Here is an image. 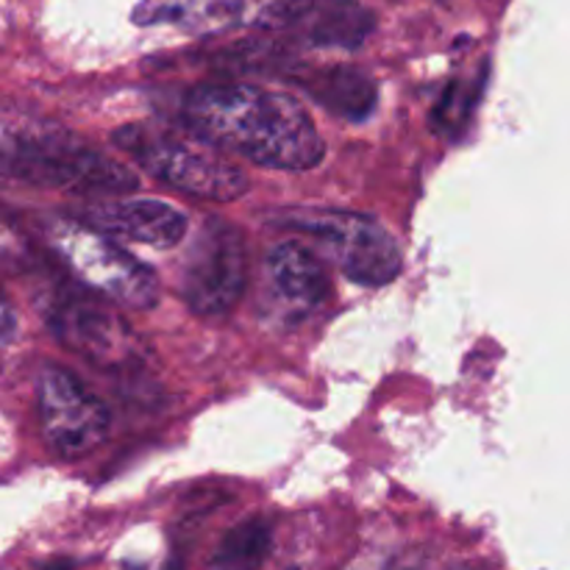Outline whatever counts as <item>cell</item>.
<instances>
[{
	"instance_id": "1",
	"label": "cell",
	"mask_w": 570,
	"mask_h": 570,
	"mask_svg": "<svg viewBox=\"0 0 570 570\" xmlns=\"http://www.w3.org/2000/svg\"><path fill=\"white\" fill-rule=\"evenodd\" d=\"M181 115L212 145L267 170H312L326 156L304 104L278 89L245 81L198 83L184 95Z\"/></svg>"
},
{
	"instance_id": "2",
	"label": "cell",
	"mask_w": 570,
	"mask_h": 570,
	"mask_svg": "<svg viewBox=\"0 0 570 570\" xmlns=\"http://www.w3.org/2000/svg\"><path fill=\"white\" fill-rule=\"evenodd\" d=\"M3 173L33 187L59 189L81 198H122L139 187L131 167L111 159L70 128L53 122L3 117Z\"/></svg>"
},
{
	"instance_id": "3",
	"label": "cell",
	"mask_w": 570,
	"mask_h": 570,
	"mask_svg": "<svg viewBox=\"0 0 570 570\" xmlns=\"http://www.w3.org/2000/svg\"><path fill=\"white\" fill-rule=\"evenodd\" d=\"M111 139L148 176L193 198L237 200L250 189V178L243 167L193 128L131 122L117 128Z\"/></svg>"
},
{
	"instance_id": "4",
	"label": "cell",
	"mask_w": 570,
	"mask_h": 570,
	"mask_svg": "<svg viewBox=\"0 0 570 570\" xmlns=\"http://www.w3.org/2000/svg\"><path fill=\"white\" fill-rule=\"evenodd\" d=\"M92 289L61 278L39 287V315L56 340L104 373L128 376L145 365V345L122 315L104 304Z\"/></svg>"
},
{
	"instance_id": "5",
	"label": "cell",
	"mask_w": 570,
	"mask_h": 570,
	"mask_svg": "<svg viewBox=\"0 0 570 570\" xmlns=\"http://www.w3.org/2000/svg\"><path fill=\"white\" fill-rule=\"evenodd\" d=\"M273 223L315 239L326 259L362 287H384L399 278L404 265L393 234L367 215L343 209H284Z\"/></svg>"
},
{
	"instance_id": "6",
	"label": "cell",
	"mask_w": 570,
	"mask_h": 570,
	"mask_svg": "<svg viewBox=\"0 0 570 570\" xmlns=\"http://www.w3.org/2000/svg\"><path fill=\"white\" fill-rule=\"evenodd\" d=\"M48 239L72 278L109 304L137 312H148L159 304L161 293L154 273L98 228L59 220L50 228Z\"/></svg>"
},
{
	"instance_id": "7",
	"label": "cell",
	"mask_w": 570,
	"mask_h": 570,
	"mask_svg": "<svg viewBox=\"0 0 570 570\" xmlns=\"http://www.w3.org/2000/svg\"><path fill=\"white\" fill-rule=\"evenodd\" d=\"M248 287V248L237 226L206 217L189 245L181 273V298L195 315H228Z\"/></svg>"
},
{
	"instance_id": "8",
	"label": "cell",
	"mask_w": 570,
	"mask_h": 570,
	"mask_svg": "<svg viewBox=\"0 0 570 570\" xmlns=\"http://www.w3.org/2000/svg\"><path fill=\"white\" fill-rule=\"evenodd\" d=\"M37 417L45 445L59 460L92 454L111 429L104 401L72 371L48 362L37 373Z\"/></svg>"
},
{
	"instance_id": "9",
	"label": "cell",
	"mask_w": 570,
	"mask_h": 570,
	"mask_svg": "<svg viewBox=\"0 0 570 570\" xmlns=\"http://www.w3.org/2000/svg\"><path fill=\"white\" fill-rule=\"evenodd\" d=\"M256 28L273 42L356 50L376 31V14L362 0H273Z\"/></svg>"
},
{
	"instance_id": "10",
	"label": "cell",
	"mask_w": 570,
	"mask_h": 570,
	"mask_svg": "<svg viewBox=\"0 0 570 570\" xmlns=\"http://www.w3.org/2000/svg\"><path fill=\"white\" fill-rule=\"evenodd\" d=\"M89 226L111 239L148 245V248L170 250L184 243L189 220L176 206L156 198H109L98 200L87 209Z\"/></svg>"
},
{
	"instance_id": "11",
	"label": "cell",
	"mask_w": 570,
	"mask_h": 570,
	"mask_svg": "<svg viewBox=\"0 0 570 570\" xmlns=\"http://www.w3.org/2000/svg\"><path fill=\"white\" fill-rule=\"evenodd\" d=\"M265 273L273 298L278 301V306H282L289 321H301V317L312 315L332 298L326 267L304 243L282 239V243L273 245L267 250Z\"/></svg>"
},
{
	"instance_id": "12",
	"label": "cell",
	"mask_w": 570,
	"mask_h": 570,
	"mask_svg": "<svg viewBox=\"0 0 570 570\" xmlns=\"http://www.w3.org/2000/svg\"><path fill=\"white\" fill-rule=\"evenodd\" d=\"M273 0H139L131 11L137 26H170L195 37H212L259 22Z\"/></svg>"
},
{
	"instance_id": "13",
	"label": "cell",
	"mask_w": 570,
	"mask_h": 570,
	"mask_svg": "<svg viewBox=\"0 0 570 570\" xmlns=\"http://www.w3.org/2000/svg\"><path fill=\"white\" fill-rule=\"evenodd\" d=\"M289 78L309 95L315 104L343 120L360 122L371 117L379 92L373 78L365 70L351 65H326V67H295Z\"/></svg>"
},
{
	"instance_id": "14",
	"label": "cell",
	"mask_w": 570,
	"mask_h": 570,
	"mask_svg": "<svg viewBox=\"0 0 570 570\" xmlns=\"http://www.w3.org/2000/svg\"><path fill=\"white\" fill-rule=\"evenodd\" d=\"M273 549V532L262 518L234 527L217 546L209 570H259Z\"/></svg>"
},
{
	"instance_id": "15",
	"label": "cell",
	"mask_w": 570,
	"mask_h": 570,
	"mask_svg": "<svg viewBox=\"0 0 570 570\" xmlns=\"http://www.w3.org/2000/svg\"><path fill=\"white\" fill-rule=\"evenodd\" d=\"M484 89V70L479 76L460 78V81H451L445 87L443 98H440L438 109L432 115V126L438 128V134L443 137H460L462 128L468 126L473 115V106L479 104V95Z\"/></svg>"
}]
</instances>
